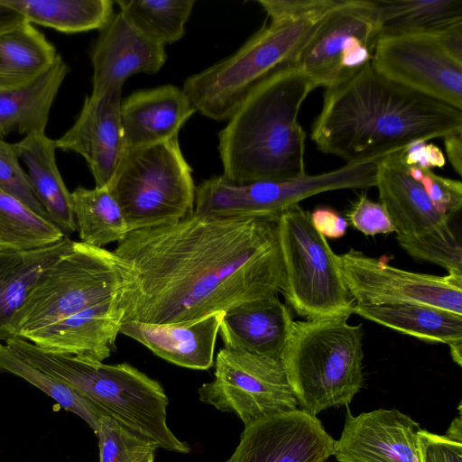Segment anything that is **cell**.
Here are the masks:
<instances>
[{
  "label": "cell",
  "instance_id": "cell-1",
  "mask_svg": "<svg viewBox=\"0 0 462 462\" xmlns=\"http://www.w3.org/2000/svg\"><path fill=\"white\" fill-rule=\"evenodd\" d=\"M277 219L193 211L128 233L113 251L125 274L122 322L191 321L276 295L284 280Z\"/></svg>",
  "mask_w": 462,
  "mask_h": 462
},
{
  "label": "cell",
  "instance_id": "cell-2",
  "mask_svg": "<svg viewBox=\"0 0 462 462\" xmlns=\"http://www.w3.org/2000/svg\"><path fill=\"white\" fill-rule=\"evenodd\" d=\"M459 132L462 110L386 79L369 62L326 89L311 139L322 152L353 163Z\"/></svg>",
  "mask_w": 462,
  "mask_h": 462
},
{
  "label": "cell",
  "instance_id": "cell-3",
  "mask_svg": "<svg viewBox=\"0 0 462 462\" xmlns=\"http://www.w3.org/2000/svg\"><path fill=\"white\" fill-rule=\"evenodd\" d=\"M294 65H285L254 87L218 135L222 176L235 182L305 175L306 134L298 121L314 89Z\"/></svg>",
  "mask_w": 462,
  "mask_h": 462
},
{
  "label": "cell",
  "instance_id": "cell-4",
  "mask_svg": "<svg viewBox=\"0 0 462 462\" xmlns=\"http://www.w3.org/2000/svg\"><path fill=\"white\" fill-rule=\"evenodd\" d=\"M5 344L41 371L63 382L108 417L156 448L188 454L189 445L167 424L169 399L159 382L127 363L106 365L81 356L44 351L14 337Z\"/></svg>",
  "mask_w": 462,
  "mask_h": 462
},
{
  "label": "cell",
  "instance_id": "cell-5",
  "mask_svg": "<svg viewBox=\"0 0 462 462\" xmlns=\"http://www.w3.org/2000/svg\"><path fill=\"white\" fill-rule=\"evenodd\" d=\"M363 359L362 325L342 318L293 321L282 356L300 410L314 416L351 402L363 385Z\"/></svg>",
  "mask_w": 462,
  "mask_h": 462
},
{
  "label": "cell",
  "instance_id": "cell-6",
  "mask_svg": "<svg viewBox=\"0 0 462 462\" xmlns=\"http://www.w3.org/2000/svg\"><path fill=\"white\" fill-rule=\"evenodd\" d=\"M330 9L300 20H270L235 53L189 77L182 89L196 111L228 119L254 87L291 63Z\"/></svg>",
  "mask_w": 462,
  "mask_h": 462
},
{
  "label": "cell",
  "instance_id": "cell-7",
  "mask_svg": "<svg viewBox=\"0 0 462 462\" xmlns=\"http://www.w3.org/2000/svg\"><path fill=\"white\" fill-rule=\"evenodd\" d=\"M107 187L129 233L173 224L194 211L192 169L178 137L127 150Z\"/></svg>",
  "mask_w": 462,
  "mask_h": 462
},
{
  "label": "cell",
  "instance_id": "cell-8",
  "mask_svg": "<svg viewBox=\"0 0 462 462\" xmlns=\"http://www.w3.org/2000/svg\"><path fill=\"white\" fill-rule=\"evenodd\" d=\"M124 279L123 265L113 251L73 241L32 286L13 319V337L113 298Z\"/></svg>",
  "mask_w": 462,
  "mask_h": 462
},
{
  "label": "cell",
  "instance_id": "cell-9",
  "mask_svg": "<svg viewBox=\"0 0 462 462\" xmlns=\"http://www.w3.org/2000/svg\"><path fill=\"white\" fill-rule=\"evenodd\" d=\"M284 280L281 292L296 313L307 319H348L355 300L343 279L338 255L313 226L299 205L277 219Z\"/></svg>",
  "mask_w": 462,
  "mask_h": 462
},
{
  "label": "cell",
  "instance_id": "cell-10",
  "mask_svg": "<svg viewBox=\"0 0 462 462\" xmlns=\"http://www.w3.org/2000/svg\"><path fill=\"white\" fill-rule=\"evenodd\" d=\"M378 161L346 163L319 175L288 180L231 181L222 175L196 188L194 213L213 217H273L314 195L375 186Z\"/></svg>",
  "mask_w": 462,
  "mask_h": 462
},
{
  "label": "cell",
  "instance_id": "cell-11",
  "mask_svg": "<svg viewBox=\"0 0 462 462\" xmlns=\"http://www.w3.org/2000/svg\"><path fill=\"white\" fill-rule=\"evenodd\" d=\"M381 30L374 1L337 0L292 60L314 88H332L372 61Z\"/></svg>",
  "mask_w": 462,
  "mask_h": 462
},
{
  "label": "cell",
  "instance_id": "cell-12",
  "mask_svg": "<svg viewBox=\"0 0 462 462\" xmlns=\"http://www.w3.org/2000/svg\"><path fill=\"white\" fill-rule=\"evenodd\" d=\"M214 365V380L199 388V399L236 414L245 427L298 409L282 360L224 346Z\"/></svg>",
  "mask_w": 462,
  "mask_h": 462
},
{
  "label": "cell",
  "instance_id": "cell-13",
  "mask_svg": "<svg viewBox=\"0 0 462 462\" xmlns=\"http://www.w3.org/2000/svg\"><path fill=\"white\" fill-rule=\"evenodd\" d=\"M338 262L356 303H417L462 315V276L410 272L354 249L338 255Z\"/></svg>",
  "mask_w": 462,
  "mask_h": 462
},
{
  "label": "cell",
  "instance_id": "cell-14",
  "mask_svg": "<svg viewBox=\"0 0 462 462\" xmlns=\"http://www.w3.org/2000/svg\"><path fill=\"white\" fill-rule=\"evenodd\" d=\"M371 62L386 79L462 110V62L432 35L381 36Z\"/></svg>",
  "mask_w": 462,
  "mask_h": 462
},
{
  "label": "cell",
  "instance_id": "cell-15",
  "mask_svg": "<svg viewBox=\"0 0 462 462\" xmlns=\"http://www.w3.org/2000/svg\"><path fill=\"white\" fill-rule=\"evenodd\" d=\"M335 441L317 416L296 409L245 427L227 462H327Z\"/></svg>",
  "mask_w": 462,
  "mask_h": 462
},
{
  "label": "cell",
  "instance_id": "cell-16",
  "mask_svg": "<svg viewBox=\"0 0 462 462\" xmlns=\"http://www.w3.org/2000/svg\"><path fill=\"white\" fill-rule=\"evenodd\" d=\"M98 32L90 52L93 97L122 90L132 76L156 73L166 61L165 46L140 30L121 11L114 13Z\"/></svg>",
  "mask_w": 462,
  "mask_h": 462
},
{
  "label": "cell",
  "instance_id": "cell-17",
  "mask_svg": "<svg viewBox=\"0 0 462 462\" xmlns=\"http://www.w3.org/2000/svg\"><path fill=\"white\" fill-rule=\"evenodd\" d=\"M419 423L396 409H379L357 416L347 411L335 441L338 462H420Z\"/></svg>",
  "mask_w": 462,
  "mask_h": 462
},
{
  "label": "cell",
  "instance_id": "cell-18",
  "mask_svg": "<svg viewBox=\"0 0 462 462\" xmlns=\"http://www.w3.org/2000/svg\"><path fill=\"white\" fill-rule=\"evenodd\" d=\"M121 91L86 97L74 125L56 141L57 148L80 154L96 187L108 186L125 152Z\"/></svg>",
  "mask_w": 462,
  "mask_h": 462
},
{
  "label": "cell",
  "instance_id": "cell-19",
  "mask_svg": "<svg viewBox=\"0 0 462 462\" xmlns=\"http://www.w3.org/2000/svg\"><path fill=\"white\" fill-rule=\"evenodd\" d=\"M123 310L118 293L23 337L47 352L103 362L116 348Z\"/></svg>",
  "mask_w": 462,
  "mask_h": 462
},
{
  "label": "cell",
  "instance_id": "cell-20",
  "mask_svg": "<svg viewBox=\"0 0 462 462\" xmlns=\"http://www.w3.org/2000/svg\"><path fill=\"white\" fill-rule=\"evenodd\" d=\"M375 187L396 236L415 237L453 231L450 218L433 204L422 185L401 163L396 152L377 162Z\"/></svg>",
  "mask_w": 462,
  "mask_h": 462
},
{
  "label": "cell",
  "instance_id": "cell-21",
  "mask_svg": "<svg viewBox=\"0 0 462 462\" xmlns=\"http://www.w3.org/2000/svg\"><path fill=\"white\" fill-rule=\"evenodd\" d=\"M195 112L183 89L171 84L131 93L121 102L126 151L178 137Z\"/></svg>",
  "mask_w": 462,
  "mask_h": 462
},
{
  "label": "cell",
  "instance_id": "cell-22",
  "mask_svg": "<svg viewBox=\"0 0 462 462\" xmlns=\"http://www.w3.org/2000/svg\"><path fill=\"white\" fill-rule=\"evenodd\" d=\"M222 314L214 313L191 321L168 324L125 321L120 326V333L176 365L207 370L214 365Z\"/></svg>",
  "mask_w": 462,
  "mask_h": 462
},
{
  "label": "cell",
  "instance_id": "cell-23",
  "mask_svg": "<svg viewBox=\"0 0 462 462\" xmlns=\"http://www.w3.org/2000/svg\"><path fill=\"white\" fill-rule=\"evenodd\" d=\"M292 325L290 310L274 295L223 312L219 333L225 347L282 360Z\"/></svg>",
  "mask_w": 462,
  "mask_h": 462
},
{
  "label": "cell",
  "instance_id": "cell-24",
  "mask_svg": "<svg viewBox=\"0 0 462 462\" xmlns=\"http://www.w3.org/2000/svg\"><path fill=\"white\" fill-rule=\"evenodd\" d=\"M15 152L27 168L32 190L43 207L48 219L65 236L77 230L71 192L59 171L56 141L45 132L32 133L13 143Z\"/></svg>",
  "mask_w": 462,
  "mask_h": 462
},
{
  "label": "cell",
  "instance_id": "cell-25",
  "mask_svg": "<svg viewBox=\"0 0 462 462\" xmlns=\"http://www.w3.org/2000/svg\"><path fill=\"white\" fill-rule=\"evenodd\" d=\"M69 236L42 248L14 250L0 246V341L13 337L11 325L42 273L72 246Z\"/></svg>",
  "mask_w": 462,
  "mask_h": 462
},
{
  "label": "cell",
  "instance_id": "cell-26",
  "mask_svg": "<svg viewBox=\"0 0 462 462\" xmlns=\"http://www.w3.org/2000/svg\"><path fill=\"white\" fill-rule=\"evenodd\" d=\"M69 69L60 55L32 83L0 91V138L45 132L51 108Z\"/></svg>",
  "mask_w": 462,
  "mask_h": 462
},
{
  "label": "cell",
  "instance_id": "cell-27",
  "mask_svg": "<svg viewBox=\"0 0 462 462\" xmlns=\"http://www.w3.org/2000/svg\"><path fill=\"white\" fill-rule=\"evenodd\" d=\"M421 340L462 343V315L417 303L362 304L355 302L353 314Z\"/></svg>",
  "mask_w": 462,
  "mask_h": 462
},
{
  "label": "cell",
  "instance_id": "cell-28",
  "mask_svg": "<svg viewBox=\"0 0 462 462\" xmlns=\"http://www.w3.org/2000/svg\"><path fill=\"white\" fill-rule=\"evenodd\" d=\"M55 47L25 22L0 33V91L26 86L56 61Z\"/></svg>",
  "mask_w": 462,
  "mask_h": 462
},
{
  "label": "cell",
  "instance_id": "cell-29",
  "mask_svg": "<svg viewBox=\"0 0 462 462\" xmlns=\"http://www.w3.org/2000/svg\"><path fill=\"white\" fill-rule=\"evenodd\" d=\"M27 22L75 33L101 30L114 14L111 0H0Z\"/></svg>",
  "mask_w": 462,
  "mask_h": 462
},
{
  "label": "cell",
  "instance_id": "cell-30",
  "mask_svg": "<svg viewBox=\"0 0 462 462\" xmlns=\"http://www.w3.org/2000/svg\"><path fill=\"white\" fill-rule=\"evenodd\" d=\"M381 36L431 34L462 22V0H374Z\"/></svg>",
  "mask_w": 462,
  "mask_h": 462
},
{
  "label": "cell",
  "instance_id": "cell-31",
  "mask_svg": "<svg viewBox=\"0 0 462 462\" xmlns=\"http://www.w3.org/2000/svg\"><path fill=\"white\" fill-rule=\"evenodd\" d=\"M71 196L80 242L103 247L128 235L122 209L107 186L78 187Z\"/></svg>",
  "mask_w": 462,
  "mask_h": 462
},
{
  "label": "cell",
  "instance_id": "cell-32",
  "mask_svg": "<svg viewBox=\"0 0 462 462\" xmlns=\"http://www.w3.org/2000/svg\"><path fill=\"white\" fill-rule=\"evenodd\" d=\"M65 236L49 219L0 189V246L32 250L53 245Z\"/></svg>",
  "mask_w": 462,
  "mask_h": 462
},
{
  "label": "cell",
  "instance_id": "cell-33",
  "mask_svg": "<svg viewBox=\"0 0 462 462\" xmlns=\"http://www.w3.org/2000/svg\"><path fill=\"white\" fill-rule=\"evenodd\" d=\"M0 373L16 375L53 399L61 408L82 419L95 434L102 416L85 397L55 377L41 371L0 343Z\"/></svg>",
  "mask_w": 462,
  "mask_h": 462
},
{
  "label": "cell",
  "instance_id": "cell-34",
  "mask_svg": "<svg viewBox=\"0 0 462 462\" xmlns=\"http://www.w3.org/2000/svg\"><path fill=\"white\" fill-rule=\"evenodd\" d=\"M115 4L140 30L165 46L184 36L195 0H118Z\"/></svg>",
  "mask_w": 462,
  "mask_h": 462
},
{
  "label": "cell",
  "instance_id": "cell-35",
  "mask_svg": "<svg viewBox=\"0 0 462 462\" xmlns=\"http://www.w3.org/2000/svg\"><path fill=\"white\" fill-rule=\"evenodd\" d=\"M396 240L411 257L439 265L448 274L462 276V243L454 230L415 237L396 236Z\"/></svg>",
  "mask_w": 462,
  "mask_h": 462
},
{
  "label": "cell",
  "instance_id": "cell-36",
  "mask_svg": "<svg viewBox=\"0 0 462 462\" xmlns=\"http://www.w3.org/2000/svg\"><path fill=\"white\" fill-rule=\"evenodd\" d=\"M96 435L98 439L99 462H134L157 449L106 416L101 418Z\"/></svg>",
  "mask_w": 462,
  "mask_h": 462
},
{
  "label": "cell",
  "instance_id": "cell-37",
  "mask_svg": "<svg viewBox=\"0 0 462 462\" xmlns=\"http://www.w3.org/2000/svg\"><path fill=\"white\" fill-rule=\"evenodd\" d=\"M0 189L24 203L37 214H47L36 198L26 171L22 168L14 144L0 138Z\"/></svg>",
  "mask_w": 462,
  "mask_h": 462
},
{
  "label": "cell",
  "instance_id": "cell-38",
  "mask_svg": "<svg viewBox=\"0 0 462 462\" xmlns=\"http://www.w3.org/2000/svg\"><path fill=\"white\" fill-rule=\"evenodd\" d=\"M410 175L419 181L433 204L449 218L462 208L460 180L435 174L432 170L406 167Z\"/></svg>",
  "mask_w": 462,
  "mask_h": 462
},
{
  "label": "cell",
  "instance_id": "cell-39",
  "mask_svg": "<svg viewBox=\"0 0 462 462\" xmlns=\"http://www.w3.org/2000/svg\"><path fill=\"white\" fill-rule=\"evenodd\" d=\"M350 225L365 236L394 232L393 223L383 206L360 196L347 214Z\"/></svg>",
  "mask_w": 462,
  "mask_h": 462
},
{
  "label": "cell",
  "instance_id": "cell-40",
  "mask_svg": "<svg viewBox=\"0 0 462 462\" xmlns=\"http://www.w3.org/2000/svg\"><path fill=\"white\" fill-rule=\"evenodd\" d=\"M337 0H258L270 20H300L328 11Z\"/></svg>",
  "mask_w": 462,
  "mask_h": 462
},
{
  "label": "cell",
  "instance_id": "cell-41",
  "mask_svg": "<svg viewBox=\"0 0 462 462\" xmlns=\"http://www.w3.org/2000/svg\"><path fill=\"white\" fill-rule=\"evenodd\" d=\"M420 462H462V442L421 430L419 434Z\"/></svg>",
  "mask_w": 462,
  "mask_h": 462
},
{
  "label": "cell",
  "instance_id": "cell-42",
  "mask_svg": "<svg viewBox=\"0 0 462 462\" xmlns=\"http://www.w3.org/2000/svg\"><path fill=\"white\" fill-rule=\"evenodd\" d=\"M396 154L405 167H417L423 170L442 168L446 162L442 151L426 141L413 142L396 152Z\"/></svg>",
  "mask_w": 462,
  "mask_h": 462
},
{
  "label": "cell",
  "instance_id": "cell-43",
  "mask_svg": "<svg viewBox=\"0 0 462 462\" xmlns=\"http://www.w3.org/2000/svg\"><path fill=\"white\" fill-rule=\"evenodd\" d=\"M310 217L313 226L325 238H340L347 230V220L334 209L317 208Z\"/></svg>",
  "mask_w": 462,
  "mask_h": 462
},
{
  "label": "cell",
  "instance_id": "cell-44",
  "mask_svg": "<svg viewBox=\"0 0 462 462\" xmlns=\"http://www.w3.org/2000/svg\"><path fill=\"white\" fill-rule=\"evenodd\" d=\"M430 35L452 58L462 62V22Z\"/></svg>",
  "mask_w": 462,
  "mask_h": 462
},
{
  "label": "cell",
  "instance_id": "cell-45",
  "mask_svg": "<svg viewBox=\"0 0 462 462\" xmlns=\"http://www.w3.org/2000/svg\"><path fill=\"white\" fill-rule=\"evenodd\" d=\"M448 159L455 171L462 174V132L443 137Z\"/></svg>",
  "mask_w": 462,
  "mask_h": 462
},
{
  "label": "cell",
  "instance_id": "cell-46",
  "mask_svg": "<svg viewBox=\"0 0 462 462\" xmlns=\"http://www.w3.org/2000/svg\"><path fill=\"white\" fill-rule=\"evenodd\" d=\"M25 22L27 21L22 14L0 2V33Z\"/></svg>",
  "mask_w": 462,
  "mask_h": 462
},
{
  "label": "cell",
  "instance_id": "cell-47",
  "mask_svg": "<svg viewBox=\"0 0 462 462\" xmlns=\"http://www.w3.org/2000/svg\"><path fill=\"white\" fill-rule=\"evenodd\" d=\"M445 437L454 441L462 442V418L460 409L457 417L453 420Z\"/></svg>",
  "mask_w": 462,
  "mask_h": 462
},
{
  "label": "cell",
  "instance_id": "cell-48",
  "mask_svg": "<svg viewBox=\"0 0 462 462\" xmlns=\"http://www.w3.org/2000/svg\"><path fill=\"white\" fill-rule=\"evenodd\" d=\"M451 356L454 362L461 366L462 365V343L455 344L449 346Z\"/></svg>",
  "mask_w": 462,
  "mask_h": 462
},
{
  "label": "cell",
  "instance_id": "cell-49",
  "mask_svg": "<svg viewBox=\"0 0 462 462\" xmlns=\"http://www.w3.org/2000/svg\"><path fill=\"white\" fill-rule=\"evenodd\" d=\"M155 458V450H152L145 455L142 456L134 462H154Z\"/></svg>",
  "mask_w": 462,
  "mask_h": 462
}]
</instances>
